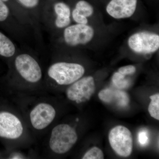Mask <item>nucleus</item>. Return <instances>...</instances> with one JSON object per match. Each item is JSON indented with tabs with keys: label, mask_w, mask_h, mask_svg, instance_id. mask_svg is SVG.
Instances as JSON below:
<instances>
[{
	"label": "nucleus",
	"mask_w": 159,
	"mask_h": 159,
	"mask_svg": "<svg viewBox=\"0 0 159 159\" xmlns=\"http://www.w3.org/2000/svg\"><path fill=\"white\" fill-rule=\"evenodd\" d=\"M77 139V132L73 127L68 124H59L51 131L49 146L54 153H66L76 144Z\"/></svg>",
	"instance_id": "1"
},
{
	"label": "nucleus",
	"mask_w": 159,
	"mask_h": 159,
	"mask_svg": "<svg viewBox=\"0 0 159 159\" xmlns=\"http://www.w3.org/2000/svg\"><path fill=\"white\" fill-rule=\"evenodd\" d=\"M84 72V67L78 64L61 62L51 66L48 74L60 85H69L81 78Z\"/></svg>",
	"instance_id": "2"
},
{
	"label": "nucleus",
	"mask_w": 159,
	"mask_h": 159,
	"mask_svg": "<svg viewBox=\"0 0 159 159\" xmlns=\"http://www.w3.org/2000/svg\"><path fill=\"white\" fill-rule=\"evenodd\" d=\"M109 142L113 150L119 156L129 157L132 152V135L128 128L117 125L112 129L109 134Z\"/></svg>",
	"instance_id": "3"
},
{
	"label": "nucleus",
	"mask_w": 159,
	"mask_h": 159,
	"mask_svg": "<svg viewBox=\"0 0 159 159\" xmlns=\"http://www.w3.org/2000/svg\"><path fill=\"white\" fill-rule=\"evenodd\" d=\"M128 45L134 52L139 54H150L159 48L158 34L142 31L133 34L128 40Z\"/></svg>",
	"instance_id": "4"
},
{
	"label": "nucleus",
	"mask_w": 159,
	"mask_h": 159,
	"mask_svg": "<svg viewBox=\"0 0 159 159\" xmlns=\"http://www.w3.org/2000/svg\"><path fill=\"white\" fill-rule=\"evenodd\" d=\"M96 89L93 77L88 76L79 79L69 87L66 90L68 99L77 103L86 102L91 99Z\"/></svg>",
	"instance_id": "5"
},
{
	"label": "nucleus",
	"mask_w": 159,
	"mask_h": 159,
	"mask_svg": "<svg viewBox=\"0 0 159 159\" xmlns=\"http://www.w3.org/2000/svg\"><path fill=\"white\" fill-rule=\"evenodd\" d=\"M15 66L20 76L27 81L38 82L41 79V69L36 61L28 54H22L16 57Z\"/></svg>",
	"instance_id": "6"
},
{
	"label": "nucleus",
	"mask_w": 159,
	"mask_h": 159,
	"mask_svg": "<svg viewBox=\"0 0 159 159\" xmlns=\"http://www.w3.org/2000/svg\"><path fill=\"white\" fill-rule=\"evenodd\" d=\"M56 116V111L49 103L42 102L35 106L30 114L32 126L38 130L44 129L53 122Z\"/></svg>",
	"instance_id": "7"
},
{
	"label": "nucleus",
	"mask_w": 159,
	"mask_h": 159,
	"mask_svg": "<svg viewBox=\"0 0 159 159\" xmlns=\"http://www.w3.org/2000/svg\"><path fill=\"white\" fill-rule=\"evenodd\" d=\"M94 34L93 29L91 26L78 24L66 28L64 36L67 44L75 46L87 43L93 39Z\"/></svg>",
	"instance_id": "8"
},
{
	"label": "nucleus",
	"mask_w": 159,
	"mask_h": 159,
	"mask_svg": "<svg viewBox=\"0 0 159 159\" xmlns=\"http://www.w3.org/2000/svg\"><path fill=\"white\" fill-rule=\"evenodd\" d=\"M23 132L22 124L16 116L8 112H0V137L16 139Z\"/></svg>",
	"instance_id": "9"
},
{
	"label": "nucleus",
	"mask_w": 159,
	"mask_h": 159,
	"mask_svg": "<svg viewBox=\"0 0 159 159\" xmlns=\"http://www.w3.org/2000/svg\"><path fill=\"white\" fill-rule=\"evenodd\" d=\"M137 0H111L107 7V11L115 19L131 16L136 9Z\"/></svg>",
	"instance_id": "10"
},
{
	"label": "nucleus",
	"mask_w": 159,
	"mask_h": 159,
	"mask_svg": "<svg viewBox=\"0 0 159 159\" xmlns=\"http://www.w3.org/2000/svg\"><path fill=\"white\" fill-rule=\"evenodd\" d=\"M99 99L106 103H116L121 107H125L129 103L128 95L124 91L106 89L100 91Z\"/></svg>",
	"instance_id": "11"
},
{
	"label": "nucleus",
	"mask_w": 159,
	"mask_h": 159,
	"mask_svg": "<svg viewBox=\"0 0 159 159\" xmlns=\"http://www.w3.org/2000/svg\"><path fill=\"white\" fill-rule=\"evenodd\" d=\"M15 52V47L13 43L0 32V55L5 57H10L14 55Z\"/></svg>",
	"instance_id": "12"
},
{
	"label": "nucleus",
	"mask_w": 159,
	"mask_h": 159,
	"mask_svg": "<svg viewBox=\"0 0 159 159\" xmlns=\"http://www.w3.org/2000/svg\"><path fill=\"white\" fill-rule=\"evenodd\" d=\"M151 101L148 106V111L151 116L159 120V94L157 93L150 97Z\"/></svg>",
	"instance_id": "13"
},
{
	"label": "nucleus",
	"mask_w": 159,
	"mask_h": 159,
	"mask_svg": "<svg viewBox=\"0 0 159 159\" xmlns=\"http://www.w3.org/2000/svg\"><path fill=\"white\" fill-rule=\"evenodd\" d=\"M112 81L115 86L119 89L127 88L129 86V81L125 79V75L118 72H116L113 75Z\"/></svg>",
	"instance_id": "14"
},
{
	"label": "nucleus",
	"mask_w": 159,
	"mask_h": 159,
	"mask_svg": "<svg viewBox=\"0 0 159 159\" xmlns=\"http://www.w3.org/2000/svg\"><path fill=\"white\" fill-rule=\"evenodd\" d=\"M80 14L85 17H89L93 13V8L90 4L85 1H80L77 3L75 8Z\"/></svg>",
	"instance_id": "15"
},
{
	"label": "nucleus",
	"mask_w": 159,
	"mask_h": 159,
	"mask_svg": "<svg viewBox=\"0 0 159 159\" xmlns=\"http://www.w3.org/2000/svg\"><path fill=\"white\" fill-rule=\"evenodd\" d=\"M54 10L57 16L61 18H70V9L65 3L58 2L54 6Z\"/></svg>",
	"instance_id": "16"
},
{
	"label": "nucleus",
	"mask_w": 159,
	"mask_h": 159,
	"mask_svg": "<svg viewBox=\"0 0 159 159\" xmlns=\"http://www.w3.org/2000/svg\"><path fill=\"white\" fill-rule=\"evenodd\" d=\"M104 154L100 148L97 147L91 148L86 152L82 158L83 159H103Z\"/></svg>",
	"instance_id": "17"
},
{
	"label": "nucleus",
	"mask_w": 159,
	"mask_h": 159,
	"mask_svg": "<svg viewBox=\"0 0 159 159\" xmlns=\"http://www.w3.org/2000/svg\"><path fill=\"white\" fill-rule=\"evenodd\" d=\"M72 16L74 21L78 24L87 25L88 22L87 17L80 14L76 9L73 10Z\"/></svg>",
	"instance_id": "18"
},
{
	"label": "nucleus",
	"mask_w": 159,
	"mask_h": 159,
	"mask_svg": "<svg viewBox=\"0 0 159 159\" xmlns=\"http://www.w3.org/2000/svg\"><path fill=\"white\" fill-rule=\"evenodd\" d=\"M9 14V9L7 6L0 0V21L5 20L8 17Z\"/></svg>",
	"instance_id": "19"
},
{
	"label": "nucleus",
	"mask_w": 159,
	"mask_h": 159,
	"mask_svg": "<svg viewBox=\"0 0 159 159\" xmlns=\"http://www.w3.org/2000/svg\"><path fill=\"white\" fill-rule=\"evenodd\" d=\"M136 70V69L135 67L132 65H129L120 68L118 70V72L122 75L126 76L134 74Z\"/></svg>",
	"instance_id": "20"
},
{
	"label": "nucleus",
	"mask_w": 159,
	"mask_h": 159,
	"mask_svg": "<svg viewBox=\"0 0 159 159\" xmlns=\"http://www.w3.org/2000/svg\"><path fill=\"white\" fill-rule=\"evenodd\" d=\"M70 23V18H61L57 16L55 20V25L57 28H63L68 26Z\"/></svg>",
	"instance_id": "21"
},
{
	"label": "nucleus",
	"mask_w": 159,
	"mask_h": 159,
	"mask_svg": "<svg viewBox=\"0 0 159 159\" xmlns=\"http://www.w3.org/2000/svg\"><path fill=\"white\" fill-rule=\"evenodd\" d=\"M18 1L26 8H32L37 6L39 0H18Z\"/></svg>",
	"instance_id": "22"
},
{
	"label": "nucleus",
	"mask_w": 159,
	"mask_h": 159,
	"mask_svg": "<svg viewBox=\"0 0 159 159\" xmlns=\"http://www.w3.org/2000/svg\"><path fill=\"white\" fill-rule=\"evenodd\" d=\"M139 141L141 145L144 146L147 145L148 142V134L145 131H142L139 132Z\"/></svg>",
	"instance_id": "23"
},
{
	"label": "nucleus",
	"mask_w": 159,
	"mask_h": 159,
	"mask_svg": "<svg viewBox=\"0 0 159 159\" xmlns=\"http://www.w3.org/2000/svg\"><path fill=\"white\" fill-rule=\"evenodd\" d=\"M11 159H22L23 158L22 156L20 154H13L12 156L10 157Z\"/></svg>",
	"instance_id": "24"
},
{
	"label": "nucleus",
	"mask_w": 159,
	"mask_h": 159,
	"mask_svg": "<svg viewBox=\"0 0 159 159\" xmlns=\"http://www.w3.org/2000/svg\"><path fill=\"white\" fill-rule=\"evenodd\" d=\"M2 1H4V2H7V1H9V0H2Z\"/></svg>",
	"instance_id": "25"
}]
</instances>
